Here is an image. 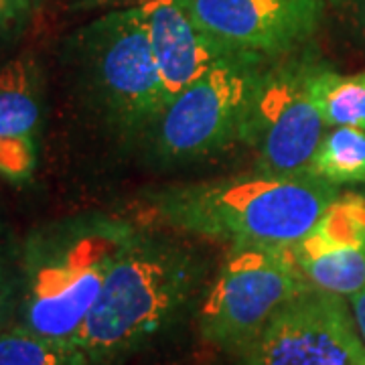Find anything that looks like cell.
Masks as SVG:
<instances>
[{
  "label": "cell",
  "mask_w": 365,
  "mask_h": 365,
  "mask_svg": "<svg viewBox=\"0 0 365 365\" xmlns=\"http://www.w3.org/2000/svg\"><path fill=\"white\" fill-rule=\"evenodd\" d=\"M266 67L262 59H230L177 93L155 124L160 155L199 158L242 138Z\"/></svg>",
  "instance_id": "52a82bcc"
},
{
  "label": "cell",
  "mask_w": 365,
  "mask_h": 365,
  "mask_svg": "<svg viewBox=\"0 0 365 365\" xmlns=\"http://www.w3.org/2000/svg\"><path fill=\"white\" fill-rule=\"evenodd\" d=\"M331 67L311 55H287L266 67L242 140L256 148V170L276 177L311 175L327 134L323 93Z\"/></svg>",
  "instance_id": "5b68a950"
},
{
  "label": "cell",
  "mask_w": 365,
  "mask_h": 365,
  "mask_svg": "<svg viewBox=\"0 0 365 365\" xmlns=\"http://www.w3.org/2000/svg\"><path fill=\"white\" fill-rule=\"evenodd\" d=\"M349 309H351L355 325L359 329V335L365 343V288L349 299Z\"/></svg>",
  "instance_id": "ac0fdd59"
},
{
  "label": "cell",
  "mask_w": 365,
  "mask_h": 365,
  "mask_svg": "<svg viewBox=\"0 0 365 365\" xmlns=\"http://www.w3.org/2000/svg\"><path fill=\"white\" fill-rule=\"evenodd\" d=\"M323 116L329 128H359L365 130V71L341 76L329 71L323 93Z\"/></svg>",
  "instance_id": "9a60e30c"
},
{
  "label": "cell",
  "mask_w": 365,
  "mask_h": 365,
  "mask_svg": "<svg viewBox=\"0 0 365 365\" xmlns=\"http://www.w3.org/2000/svg\"><path fill=\"white\" fill-rule=\"evenodd\" d=\"M0 365H90V361L69 341L49 339L13 323L0 331Z\"/></svg>",
  "instance_id": "5bb4252c"
},
{
  "label": "cell",
  "mask_w": 365,
  "mask_h": 365,
  "mask_svg": "<svg viewBox=\"0 0 365 365\" xmlns=\"http://www.w3.org/2000/svg\"><path fill=\"white\" fill-rule=\"evenodd\" d=\"M134 235L130 225L108 217L66 220L31 235L19 274L14 325L73 343L110 268Z\"/></svg>",
  "instance_id": "7a4b0ae2"
},
{
  "label": "cell",
  "mask_w": 365,
  "mask_h": 365,
  "mask_svg": "<svg viewBox=\"0 0 365 365\" xmlns=\"http://www.w3.org/2000/svg\"><path fill=\"white\" fill-rule=\"evenodd\" d=\"M41 120V79L33 57L0 67V175L21 181L35 167L33 134Z\"/></svg>",
  "instance_id": "7c38bea8"
},
{
  "label": "cell",
  "mask_w": 365,
  "mask_h": 365,
  "mask_svg": "<svg viewBox=\"0 0 365 365\" xmlns=\"http://www.w3.org/2000/svg\"><path fill=\"white\" fill-rule=\"evenodd\" d=\"M294 258L319 290L351 299L365 288V197H337L294 248Z\"/></svg>",
  "instance_id": "30bf717a"
},
{
  "label": "cell",
  "mask_w": 365,
  "mask_h": 365,
  "mask_svg": "<svg viewBox=\"0 0 365 365\" xmlns=\"http://www.w3.org/2000/svg\"><path fill=\"white\" fill-rule=\"evenodd\" d=\"M246 365H365V343L343 297L309 288L242 349Z\"/></svg>",
  "instance_id": "ba28073f"
},
{
  "label": "cell",
  "mask_w": 365,
  "mask_h": 365,
  "mask_svg": "<svg viewBox=\"0 0 365 365\" xmlns=\"http://www.w3.org/2000/svg\"><path fill=\"white\" fill-rule=\"evenodd\" d=\"M201 264L189 250L134 235L106 276L73 339L90 365H114L177 319L195 297Z\"/></svg>",
  "instance_id": "3957f363"
},
{
  "label": "cell",
  "mask_w": 365,
  "mask_h": 365,
  "mask_svg": "<svg viewBox=\"0 0 365 365\" xmlns=\"http://www.w3.org/2000/svg\"><path fill=\"white\" fill-rule=\"evenodd\" d=\"M140 6L158 76L167 93V104L209 69L244 57L225 49L201 31L185 11L181 0H148Z\"/></svg>",
  "instance_id": "8fae6325"
},
{
  "label": "cell",
  "mask_w": 365,
  "mask_h": 365,
  "mask_svg": "<svg viewBox=\"0 0 365 365\" xmlns=\"http://www.w3.org/2000/svg\"><path fill=\"white\" fill-rule=\"evenodd\" d=\"M357 14H359V23L365 29V0H357Z\"/></svg>",
  "instance_id": "ffe728a7"
},
{
  "label": "cell",
  "mask_w": 365,
  "mask_h": 365,
  "mask_svg": "<svg viewBox=\"0 0 365 365\" xmlns=\"http://www.w3.org/2000/svg\"><path fill=\"white\" fill-rule=\"evenodd\" d=\"M19 300V276H13L4 266H0V331L14 323Z\"/></svg>",
  "instance_id": "2e32d148"
},
{
  "label": "cell",
  "mask_w": 365,
  "mask_h": 365,
  "mask_svg": "<svg viewBox=\"0 0 365 365\" xmlns=\"http://www.w3.org/2000/svg\"><path fill=\"white\" fill-rule=\"evenodd\" d=\"M148 0H71L76 9H126L138 6Z\"/></svg>",
  "instance_id": "e0dca14e"
},
{
  "label": "cell",
  "mask_w": 365,
  "mask_h": 365,
  "mask_svg": "<svg viewBox=\"0 0 365 365\" xmlns=\"http://www.w3.org/2000/svg\"><path fill=\"white\" fill-rule=\"evenodd\" d=\"M337 197L335 185L314 175L252 173L167 191L157 199V211L179 230L232 246L294 248Z\"/></svg>",
  "instance_id": "6da1fadb"
},
{
  "label": "cell",
  "mask_w": 365,
  "mask_h": 365,
  "mask_svg": "<svg viewBox=\"0 0 365 365\" xmlns=\"http://www.w3.org/2000/svg\"><path fill=\"white\" fill-rule=\"evenodd\" d=\"M69 53L91 98L126 132L155 126L167 93L146 33L143 6L112 9L81 26Z\"/></svg>",
  "instance_id": "277c9868"
},
{
  "label": "cell",
  "mask_w": 365,
  "mask_h": 365,
  "mask_svg": "<svg viewBox=\"0 0 365 365\" xmlns=\"http://www.w3.org/2000/svg\"><path fill=\"white\" fill-rule=\"evenodd\" d=\"M181 4L211 39L262 61L299 51L323 19V0H181Z\"/></svg>",
  "instance_id": "9c48e42d"
},
{
  "label": "cell",
  "mask_w": 365,
  "mask_h": 365,
  "mask_svg": "<svg viewBox=\"0 0 365 365\" xmlns=\"http://www.w3.org/2000/svg\"><path fill=\"white\" fill-rule=\"evenodd\" d=\"M309 288L313 284L292 248L234 246L201 304V333L220 347L242 351Z\"/></svg>",
  "instance_id": "8992f818"
},
{
  "label": "cell",
  "mask_w": 365,
  "mask_h": 365,
  "mask_svg": "<svg viewBox=\"0 0 365 365\" xmlns=\"http://www.w3.org/2000/svg\"><path fill=\"white\" fill-rule=\"evenodd\" d=\"M14 6H16V0H0V29L13 19Z\"/></svg>",
  "instance_id": "d6986e66"
},
{
  "label": "cell",
  "mask_w": 365,
  "mask_h": 365,
  "mask_svg": "<svg viewBox=\"0 0 365 365\" xmlns=\"http://www.w3.org/2000/svg\"><path fill=\"white\" fill-rule=\"evenodd\" d=\"M311 175L331 185H365V130L339 126L327 132Z\"/></svg>",
  "instance_id": "4fadbf2b"
}]
</instances>
